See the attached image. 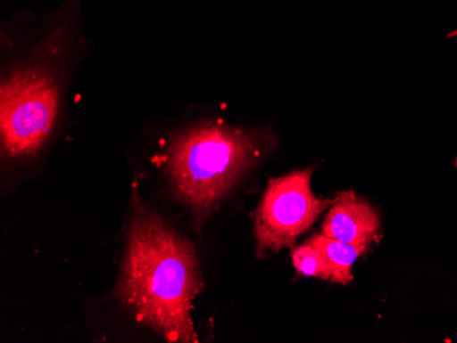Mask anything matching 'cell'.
<instances>
[{
  "mask_svg": "<svg viewBox=\"0 0 457 343\" xmlns=\"http://www.w3.org/2000/svg\"><path fill=\"white\" fill-rule=\"evenodd\" d=\"M203 289L196 250L133 192L117 298L169 342L197 343L191 311Z\"/></svg>",
  "mask_w": 457,
  "mask_h": 343,
  "instance_id": "1",
  "label": "cell"
},
{
  "mask_svg": "<svg viewBox=\"0 0 457 343\" xmlns=\"http://www.w3.org/2000/svg\"><path fill=\"white\" fill-rule=\"evenodd\" d=\"M274 145L270 132L241 129L222 120L203 122L179 135L169 148L171 185L202 222Z\"/></svg>",
  "mask_w": 457,
  "mask_h": 343,
  "instance_id": "2",
  "label": "cell"
},
{
  "mask_svg": "<svg viewBox=\"0 0 457 343\" xmlns=\"http://www.w3.org/2000/svg\"><path fill=\"white\" fill-rule=\"evenodd\" d=\"M0 100L4 158L35 155L50 138L58 118L59 91L53 74L45 66H22L4 78Z\"/></svg>",
  "mask_w": 457,
  "mask_h": 343,
  "instance_id": "3",
  "label": "cell"
},
{
  "mask_svg": "<svg viewBox=\"0 0 457 343\" xmlns=\"http://www.w3.org/2000/svg\"><path fill=\"white\" fill-rule=\"evenodd\" d=\"M314 167L270 179L255 212L256 253L278 252L295 244L335 200H322L311 188Z\"/></svg>",
  "mask_w": 457,
  "mask_h": 343,
  "instance_id": "4",
  "label": "cell"
},
{
  "mask_svg": "<svg viewBox=\"0 0 457 343\" xmlns=\"http://www.w3.org/2000/svg\"><path fill=\"white\" fill-rule=\"evenodd\" d=\"M322 233L346 244L369 249L381 238V220L374 207L353 192H341L326 214Z\"/></svg>",
  "mask_w": 457,
  "mask_h": 343,
  "instance_id": "5",
  "label": "cell"
},
{
  "mask_svg": "<svg viewBox=\"0 0 457 343\" xmlns=\"http://www.w3.org/2000/svg\"><path fill=\"white\" fill-rule=\"evenodd\" d=\"M310 241L322 252L333 275L331 281L337 282L341 285H348L353 279L352 265H355V261L367 252V248L346 244L343 241L328 237L323 233L315 234Z\"/></svg>",
  "mask_w": 457,
  "mask_h": 343,
  "instance_id": "6",
  "label": "cell"
},
{
  "mask_svg": "<svg viewBox=\"0 0 457 343\" xmlns=\"http://www.w3.org/2000/svg\"><path fill=\"white\" fill-rule=\"evenodd\" d=\"M292 260L300 275L325 279V281L333 279L322 252L311 241L292 250Z\"/></svg>",
  "mask_w": 457,
  "mask_h": 343,
  "instance_id": "7",
  "label": "cell"
}]
</instances>
